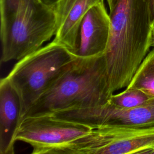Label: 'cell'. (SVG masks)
Instances as JSON below:
<instances>
[{"label":"cell","mask_w":154,"mask_h":154,"mask_svg":"<svg viewBox=\"0 0 154 154\" xmlns=\"http://www.w3.org/2000/svg\"><path fill=\"white\" fill-rule=\"evenodd\" d=\"M110 34L104 52L111 91L126 88L151 46L149 0H118L109 12Z\"/></svg>","instance_id":"obj_1"},{"label":"cell","mask_w":154,"mask_h":154,"mask_svg":"<svg viewBox=\"0 0 154 154\" xmlns=\"http://www.w3.org/2000/svg\"><path fill=\"white\" fill-rule=\"evenodd\" d=\"M112 94L104 54L77 57L66 72L31 105L23 117L102 105Z\"/></svg>","instance_id":"obj_2"},{"label":"cell","mask_w":154,"mask_h":154,"mask_svg":"<svg viewBox=\"0 0 154 154\" xmlns=\"http://www.w3.org/2000/svg\"><path fill=\"white\" fill-rule=\"evenodd\" d=\"M76 58L53 40L17 61L5 77L20 98L21 120L31 105L66 72Z\"/></svg>","instance_id":"obj_3"},{"label":"cell","mask_w":154,"mask_h":154,"mask_svg":"<svg viewBox=\"0 0 154 154\" xmlns=\"http://www.w3.org/2000/svg\"><path fill=\"white\" fill-rule=\"evenodd\" d=\"M55 12L41 0H20L14 15L1 23V62L16 60L43 46L55 35Z\"/></svg>","instance_id":"obj_4"},{"label":"cell","mask_w":154,"mask_h":154,"mask_svg":"<svg viewBox=\"0 0 154 154\" xmlns=\"http://www.w3.org/2000/svg\"><path fill=\"white\" fill-rule=\"evenodd\" d=\"M153 150L154 127L109 126L93 129L57 154H150Z\"/></svg>","instance_id":"obj_5"},{"label":"cell","mask_w":154,"mask_h":154,"mask_svg":"<svg viewBox=\"0 0 154 154\" xmlns=\"http://www.w3.org/2000/svg\"><path fill=\"white\" fill-rule=\"evenodd\" d=\"M93 129L53 114L29 116L20 120L14 141L29 144L32 154H57L64 146L88 134Z\"/></svg>","instance_id":"obj_6"},{"label":"cell","mask_w":154,"mask_h":154,"mask_svg":"<svg viewBox=\"0 0 154 154\" xmlns=\"http://www.w3.org/2000/svg\"><path fill=\"white\" fill-rule=\"evenodd\" d=\"M81 122L91 128L109 126L154 127V98L135 108H123L109 100L102 105L82 108Z\"/></svg>","instance_id":"obj_7"},{"label":"cell","mask_w":154,"mask_h":154,"mask_svg":"<svg viewBox=\"0 0 154 154\" xmlns=\"http://www.w3.org/2000/svg\"><path fill=\"white\" fill-rule=\"evenodd\" d=\"M109 34V15L104 0H101L92 6L84 17L74 54L79 58H88L104 54Z\"/></svg>","instance_id":"obj_8"},{"label":"cell","mask_w":154,"mask_h":154,"mask_svg":"<svg viewBox=\"0 0 154 154\" xmlns=\"http://www.w3.org/2000/svg\"><path fill=\"white\" fill-rule=\"evenodd\" d=\"M101 0H60L52 5L57 20L54 40L75 53L79 29L88 10Z\"/></svg>","instance_id":"obj_9"},{"label":"cell","mask_w":154,"mask_h":154,"mask_svg":"<svg viewBox=\"0 0 154 154\" xmlns=\"http://www.w3.org/2000/svg\"><path fill=\"white\" fill-rule=\"evenodd\" d=\"M20 98L6 77L0 80V153H14V135L21 120Z\"/></svg>","instance_id":"obj_10"},{"label":"cell","mask_w":154,"mask_h":154,"mask_svg":"<svg viewBox=\"0 0 154 154\" xmlns=\"http://www.w3.org/2000/svg\"><path fill=\"white\" fill-rule=\"evenodd\" d=\"M126 88L140 89L154 96V49L146 55Z\"/></svg>","instance_id":"obj_11"},{"label":"cell","mask_w":154,"mask_h":154,"mask_svg":"<svg viewBox=\"0 0 154 154\" xmlns=\"http://www.w3.org/2000/svg\"><path fill=\"white\" fill-rule=\"evenodd\" d=\"M153 98L154 96L141 90L126 88L122 92L117 94L113 93L109 102L120 108H132L140 106Z\"/></svg>","instance_id":"obj_12"},{"label":"cell","mask_w":154,"mask_h":154,"mask_svg":"<svg viewBox=\"0 0 154 154\" xmlns=\"http://www.w3.org/2000/svg\"><path fill=\"white\" fill-rule=\"evenodd\" d=\"M20 0H0L1 23L10 20L16 13Z\"/></svg>","instance_id":"obj_13"},{"label":"cell","mask_w":154,"mask_h":154,"mask_svg":"<svg viewBox=\"0 0 154 154\" xmlns=\"http://www.w3.org/2000/svg\"><path fill=\"white\" fill-rule=\"evenodd\" d=\"M150 16L152 22L154 21V0H149Z\"/></svg>","instance_id":"obj_14"},{"label":"cell","mask_w":154,"mask_h":154,"mask_svg":"<svg viewBox=\"0 0 154 154\" xmlns=\"http://www.w3.org/2000/svg\"><path fill=\"white\" fill-rule=\"evenodd\" d=\"M117 1H118V0H106L107 4H108V5L109 7V12L111 11L114 9Z\"/></svg>","instance_id":"obj_15"},{"label":"cell","mask_w":154,"mask_h":154,"mask_svg":"<svg viewBox=\"0 0 154 154\" xmlns=\"http://www.w3.org/2000/svg\"><path fill=\"white\" fill-rule=\"evenodd\" d=\"M151 46L154 47V21L151 25Z\"/></svg>","instance_id":"obj_16"},{"label":"cell","mask_w":154,"mask_h":154,"mask_svg":"<svg viewBox=\"0 0 154 154\" xmlns=\"http://www.w3.org/2000/svg\"><path fill=\"white\" fill-rule=\"evenodd\" d=\"M42 2H43L44 3L48 4V5H54L55 3H57V2H58L60 0H41Z\"/></svg>","instance_id":"obj_17"},{"label":"cell","mask_w":154,"mask_h":154,"mask_svg":"<svg viewBox=\"0 0 154 154\" xmlns=\"http://www.w3.org/2000/svg\"><path fill=\"white\" fill-rule=\"evenodd\" d=\"M150 154H154V150H152V151L151 152Z\"/></svg>","instance_id":"obj_18"}]
</instances>
